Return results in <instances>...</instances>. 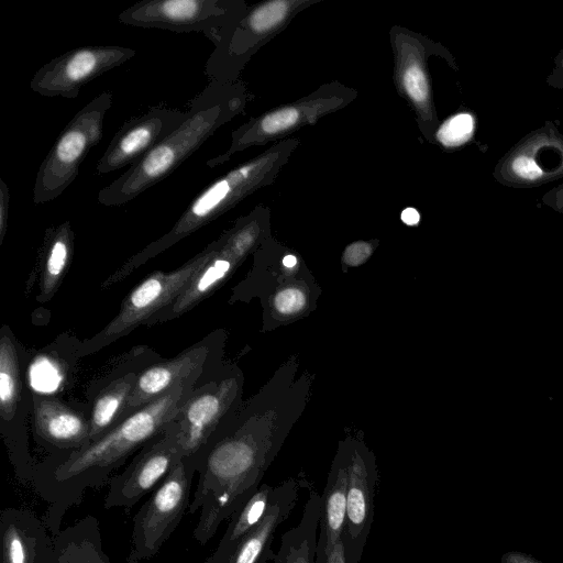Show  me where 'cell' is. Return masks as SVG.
<instances>
[{
	"mask_svg": "<svg viewBox=\"0 0 563 563\" xmlns=\"http://www.w3.org/2000/svg\"><path fill=\"white\" fill-rule=\"evenodd\" d=\"M400 80L411 101L422 108L427 103L429 90L421 64L418 60L406 63L401 68Z\"/></svg>",
	"mask_w": 563,
	"mask_h": 563,
	"instance_id": "obj_25",
	"label": "cell"
},
{
	"mask_svg": "<svg viewBox=\"0 0 563 563\" xmlns=\"http://www.w3.org/2000/svg\"><path fill=\"white\" fill-rule=\"evenodd\" d=\"M244 14L235 0H142L119 13L126 25L177 33L202 32L217 44Z\"/></svg>",
	"mask_w": 563,
	"mask_h": 563,
	"instance_id": "obj_8",
	"label": "cell"
},
{
	"mask_svg": "<svg viewBox=\"0 0 563 563\" xmlns=\"http://www.w3.org/2000/svg\"><path fill=\"white\" fill-rule=\"evenodd\" d=\"M188 117L187 111L152 107L118 130L96 166L99 176L137 163Z\"/></svg>",
	"mask_w": 563,
	"mask_h": 563,
	"instance_id": "obj_10",
	"label": "cell"
},
{
	"mask_svg": "<svg viewBox=\"0 0 563 563\" xmlns=\"http://www.w3.org/2000/svg\"><path fill=\"white\" fill-rule=\"evenodd\" d=\"M349 461L350 450H340L321 495V514L314 563H325L328 554L342 539L346 517Z\"/></svg>",
	"mask_w": 563,
	"mask_h": 563,
	"instance_id": "obj_18",
	"label": "cell"
},
{
	"mask_svg": "<svg viewBox=\"0 0 563 563\" xmlns=\"http://www.w3.org/2000/svg\"><path fill=\"white\" fill-rule=\"evenodd\" d=\"M54 538L52 563H111L103 551L99 520L88 515Z\"/></svg>",
	"mask_w": 563,
	"mask_h": 563,
	"instance_id": "obj_19",
	"label": "cell"
},
{
	"mask_svg": "<svg viewBox=\"0 0 563 563\" xmlns=\"http://www.w3.org/2000/svg\"><path fill=\"white\" fill-rule=\"evenodd\" d=\"M196 473L194 462L181 459L139 509L133 517L125 563H143L154 558L170 538L188 511Z\"/></svg>",
	"mask_w": 563,
	"mask_h": 563,
	"instance_id": "obj_6",
	"label": "cell"
},
{
	"mask_svg": "<svg viewBox=\"0 0 563 563\" xmlns=\"http://www.w3.org/2000/svg\"><path fill=\"white\" fill-rule=\"evenodd\" d=\"M303 296L297 289H286L276 297V307L280 312L289 313L299 310L303 305Z\"/></svg>",
	"mask_w": 563,
	"mask_h": 563,
	"instance_id": "obj_27",
	"label": "cell"
},
{
	"mask_svg": "<svg viewBox=\"0 0 563 563\" xmlns=\"http://www.w3.org/2000/svg\"><path fill=\"white\" fill-rule=\"evenodd\" d=\"M346 517L342 540L349 563H360L372 528L377 471L374 459L363 449L350 450Z\"/></svg>",
	"mask_w": 563,
	"mask_h": 563,
	"instance_id": "obj_12",
	"label": "cell"
},
{
	"mask_svg": "<svg viewBox=\"0 0 563 563\" xmlns=\"http://www.w3.org/2000/svg\"><path fill=\"white\" fill-rule=\"evenodd\" d=\"M34 427L43 445L64 454L89 441V418L57 399L34 396Z\"/></svg>",
	"mask_w": 563,
	"mask_h": 563,
	"instance_id": "obj_17",
	"label": "cell"
},
{
	"mask_svg": "<svg viewBox=\"0 0 563 563\" xmlns=\"http://www.w3.org/2000/svg\"><path fill=\"white\" fill-rule=\"evenodd\" d=\"M65 378L62 364L48 354L34 357L29 367L30 385L38 394L57 390Z\"/></svg>",
	"mask_w": 563,
	"mask_h": 563,
	"instance_id": "obj_24",
	"label": "cell"
},
{
	"mask_svg": "<svg viewBox=\"0 0 563 563\" xmlns=\"http://www.w3.org/2000/svg\"><path fill=\"white\" fill-rule=\"evenodd\" d=\"M320 514L321 495L309 487L302 517L297 526L282 536L274 563H314Z\"/></svg>",
	"mask_w": 563,
	"mask_h": 563,
	"instance_id": "obj_20",
	"label": "cell"
},
{
	"mask_svg": "<svg viewBox=\"0 0 563 563\" xmlns=\"http://www.w3.org/2000/svg\"><path fill=\"white\" fill-rule=\"evenodd\" d=\"M283 262L285 266L292 267L296 265L297 260L294 255H287Z\"/></svg>",
	"mask_w": 563,
	"mask_h": 563,
	"instance_id": "obj_34",
	"label": "cell"
},
{
	"mask_svg": "<svg viewBox=\"0 0 563 563\" xmlns=\"http://www.w3.org/2000/svg\"><path fill=\"white\" fill-rule=\"evenodd\" d=\"M209 355L210 347L203 341L170 360L142 371L136 376L123 419L178 385L197 383L207 366Z\"/></svg>",
	"mask_w": 563,
	"mask_h": 563,
	"instance_id": "obj_14",
	"label": "cell"
},
{
	"mask_svg": "<svg viewBox=\"0 0 563 563\" xmlns=\"http://www.w3.org/2000/svg\"><path fill=\"white\" fill-rule=\"evenodd\" d=\"M236 394L234 378L196 386L166 427L181 459L191 460L196 470L228 431L222 421Z\"/></svg>",
	"mask_w": 563,
	"mask_h": 563,
	"instance_id": "obj_7",
	"label": "cell"
},
{
	"mask_svg": "<svg viewBox=\"0 0 563 563\" xmlns=\"http://www.w3.org/2000/svg\"><path fill=\"white\" fill-rule=\"evenodd\" d=\"M500 563H543L530 554L519 551H508L503 554Z\"/></svg>",
	"mask_w": 563,
	"mask_h": 563,
	"instance_id": "obj_31",
	"label": "cell"
},
{
	"mask_svg": "<svg viewBox=\"0 0 563 563\" xmlns=\"http://www.w3.org/2000/svg\"><path fill=\"white\" fill-rule=\"evenodd\" d=\"M189 106L187 119L174 132L99 190L100 205H125L169 176L243 108L244 95L236 84L211 80Z\"/></svg>",
	"mask_w": 563,
	"mask_h": 563,
	"instance_id": "obj_2",
	"label": "cell"
},
{
	"mask_svg": "<svg viewBox=\"0 0 563 563\" xmlns=\"http://www.w3.org/2000/svg\"><path fill=\"white\" fill-rule=\"evenodd\" d=\"M22 386L16 347L10 329L3 327L0 336V415L10 421L21 401Z\"/></svg>",
	"mask_w": 563,
	"mask_h": 563,
	"instance_id": "obj_23",
	"label": "cell"
},
{
	"mask_svg": "<svg viewBox=\"0 0 563 563\" xmlns=\"http://www.w3.org/2000/svg\"><path fill=\"white\" fill-rule=\"evenodd\" d=\"M369 253L371 249L367 244L354 243L346 250L345 257L349 260V263L356 265L363 262Z\"/></svg>",
	"mask_w": 563,
	"mask_h": 563,
	"instance_id": "obj_30",
	"label": "cell"
},
{
	"mask_svg": "<svg viewBox=\"0 0 563 563\" xmlns=\"http://www.w3.org/2000/svg\"><path fill=\"white\" fill-rule=\"evenodd\" d=\"M135 54V49L119 45L77 47L38 68L30 87L43 97L74 99L85 85L124 64Z\"/></svg>",
	"mask_w": 563,
	"mask_h": 563,
	"instance_id": "obj_9",
	"label": "cell"
},
{
	"mask_svg": "<svg viewBox=\"0 0 563 563\" xmlns=\"http://www.w3.org/2000/svg\"><path fill=\"white\" fill-rule=\"evenodd\" d=\"M112 95L103 91L91 99L67 123L40 165L33 187L35 205L49 202L71 185L89 151L102 137L103 121Z\"/></svg>",
	"mask_w": 563,
	"mask_h": 563,
	"instance_id": "obj_4",
	"label": "cell"
},
{
	"mask_svg": "<svg viewBox=\"0 0 563 563\" xmlns=\"http://www.w3.org/2000/svg\"><path fill=\"white\" fill-rule=\"evenodd\" d=\"M254 233V223H246L224 234L223 244L217 254L195 275L181 294L146 324L177 318L211 295L251 246Z\"/></svg>",
	"mask_w": 563,
	"mask_h": 563,
	"instance_id": "obj_13",
	"label": "cell"
},
{
	"mask_svg": "<svg viewBox=\"0 0 563 563\" xmlns=\"http://www.w3.org/2000/svg\"><path fill=\"white\" fill-rule=\"evenodd\" d=\"M299 483L289 478L275 486L272 501L256 526L243 538L227 563H267L273 560V541L298 500Z\"/></svg>",
	"mask_w": 563,
	"mask_h": 563,
	"instance_id": "obj_16",
	"label": "cell"
},
{
	"mask_svg": "<svg viewBox=\"0 0 563 563\" xmlns=\"http://www.w3.org/2000/svg\"><path fill=\"white\" fill-rule=\"evenodd\" d=\"M474 119L468 113H460L443 123L438 131V140L446 146L464 143L472 134Z\"/></svg>",
	"mask_w": 563,
	"mask_h": 563,
	"instance_id": "obj_26",
	"label": "cell"
},
{
	"mask_svg": "<svg viewBox=\"0 0 563 563\" xmlns=\"http://www.w3.org/2000/svg\"><path fill=\"white\" fill-rule=\"evenodd\" d=\"M266 157L241 165L206 187L185 209L172 229L133 255L103 284L110 286L136 267L205 227L250 194L263 177Z\"/></svg>",
	"mask_w": 563,
	"mask_h": 563,
	"instance_id": "obj_3",
	"label": "cell"
},
{
	"mask_svg": "<svg viewBox=\"0 0 563 563\" xmlns=\"http://www.w3.org/2000/svg\"><path fill=\"white\" fill-rule=\"evenodd\" d=\"M325 563H349L343 540L341 539L328 554Z\"/></svg>",
	"mask_w": 563,
	"mask_h": 563,
	"instance_id": "obj_32",
	"label": "cell"
},
{
	"mask_svg": "<svg viewBox=\"0 0 563 563\" xmlns=\"http://www.w3.org/2000/svg\"><path fill=\"white\" fill-rule=\"evenodd\" d=\"M197 383L181 384L133 411L96 441L36 464L31 484L47 503L43 520L52 536L85 492L101 487L136 450L161 435Z\"/></svg>",
	"mask_w": 563,
	"mask_h": 563,
	"instance_id": "obj_1",
	"label": "cell"
},
{
	"mask_svg": "<svg viewBox=\"0 0 563 563\" xmlns=\"http://www.w3.org/2000/svg\"><path fill=\"white\" fill-rule=\"evenodd\" d=\"M224 235L209 244L180 267L154 272L143 279L122 301L118 314L97 335L81 345V354L98 351L126 335L168 307L195 275L217 254Z\"/></svg>",
	"mask_w": 563,
	"mask_h": 563,
	"instance_id": "obj_5",
	"label": "cell"
},
{
	"mask_svg": "<svg viewBox=\"0 0 563 563\" xmlns=\"http://www.w3.org/2000/svg\"><path fill=\"white\" fill-rule=\"evenodd\" d=\"M10 190L5 181L0 178V244H2L9 222Z\"/></svg>",
	"mask_w": 563,
	"mask_h": 563,
	"instance_id": "obj_29",
	"label": "cell"
},
{
	"mask_svg": "<svg viewBox=\"0 0 563 563\" xmlns=\"http://www.w3.org/2000/svg\"><path fill=\"white\" fill-rule=\"evenodd\" d=\"M401 220L408 225H415L419 222L420 216L415 208H407L401 212Z\"/></svg>",
	"mask_w": 563,
	"mask_h": 563,
	"instance_id": "obj_33",
	"label": "cell"
},
{
	"mask_svg": "<svg viewBox=\"0 0 563 563\" xmlns=\"http://www.w3.org/2000/svg\"><path fill=\"white\" fill-rule=\"evenodd\" d=\"M180 460L173 439L164 431L144 445L121 474L109 479L104 508L133 507L154 492Z\"/></svg>",
	"mask_w": 563,
	"mask_h": 563,
	"instance_id": "obj_11",
	"label": "cell"
},
{
	"mask_svg": "<svg viewBox=\"0 0 563 563\" xmlns=\"http://www.w3.org/2000/svg\"><path fill=\"white\" fill-rule=\"evenodd\" d=\"M512 170L521 178L525 179H537L542 175L541 168L536 164V162L526 156L520 155L514 159L511 164Z\"/></svg>",
	"mask_w": 563,
	"mask_h": 563,
	"instance_id": "obj_28",
	"label": "cell"
},
{
	"mask_svg": "<svg viewBox=\"0 0 563 563\" xmlns=\"http://www.w3.org/2000/svg\"><path fill=\"white\" fill-rule=\"evenodd\" d=\"M74 252V231L66 220L46 230L42 254L40 300H48L57 290Z\"/></svg>",
	"mask_w": 563,
	"mask_h": 563,
	"instance_id": "obj_21",
	"label": "cell"
},
{
	"mask_svg": "<svg viewBox=\"0 0 563 563\" xmlns=\"http://www.w3.org/2000/svg\"><path fill=\"white\" fill-rule=\"evenodd\" d=\"M54 538L43 518L25 508L0 515V563H52Z\"/></svg>",
	"mask_w": 563,
	"mask_h": 563,
	"instance_id": "obj_15",
	"label": "cell"
},
{
	"mask_svg": "<svg viewBox=\"0 0 563 563\" xmlns=\"http://www.w3.org/2000/svg\"><path fill=\"white\" fill-rule=\"evenodd\" d=\"M137 374L129 373L108 384L99 391L89 413V441H96L121 420Z\"/></svg>",
	"mask_w": 563,
	"mask_h": 563,
	"instance_id": "obj_22",
	"label": "cell"
}]
</instances>
